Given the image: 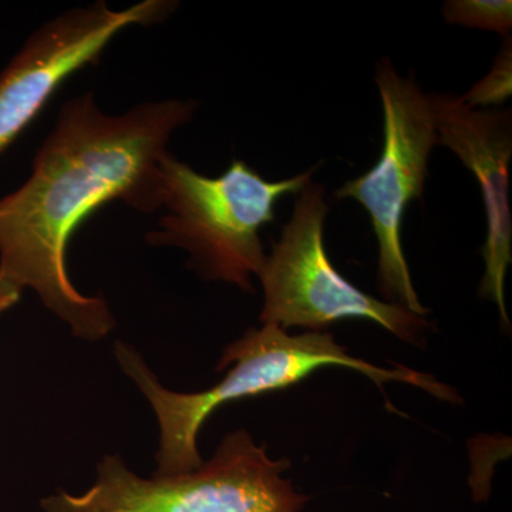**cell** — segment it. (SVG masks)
I'll use <instances>...</instances> for the list:
<instances>
[{
	"label": "cell",
	"instance_id": "obj_11",
	"mask_svg": "<svg viewBox=\"0 0 512 512\" xmlns=\"http://www.w3.org/2000/svg\"><path fill=\"white\" fill-rule=\"evenodd\" d=\"M22 291L23 289L15 282L9 281L8 278L0 275V313L8 311L19 302Z\"/></svg>",
	"mask_w": 512,
	"mask_h": 512
},
{
	"label": "cell",
	"instance_id": "obj_7",
	"mask_svg": "<svg viewBox=\"0 0 512 512\" xmlns=\"http://www.w3.org/2000/svg\"><path fill=\"white\" fill-rule=\"evenodd\" d=\"M173 0H143L126 9L96 2L67 10L32 33L0 73V157L42 113L74 73L99 62L107 46L131 26L163 22Z\"/></svg>",
	"mask_w": 512,
	"mask_h": 512
},
{
	"label": "cell",
	"instance_id": "obj_1",
	"mask_svg": "<svg viewBox=\"0 0 512 512\" xmlns=\"http://www.w3.org/2000/svg\"><path fill=\"white\" fill-rule=\"evenodd\" d=\"M197 109L195 100L168 99L109 116L92 93L66 101L28 181L0 198V275L33 289L76 338H106L116 322L103 298L83 295L70 281V239L109 202L140 212L163 208L161 161L174 131Z\"/></svg>",
	"mask_w": 512,
	"mask_h": 512
},
{
	"label": "cell",
	"instance_id": "obj_10",
	"mask_svg": "<svg viewBox=\"0 0 512 512\" xmlns=\"http://www.w3.org/2000/svg\"><path fill=\"white\" fill-rule=\"evenodd\" d=\"M512 93V39L504 37L500 53L487 76L474 84L461 101L470 109H491L510 99Z\"/></svg>",
	"mask_w": 512,
	"mask_h": 512
},
{
	"label": "cell",
	"instance_id": "obj_2",
	"mask_svg": "<svg viewBox=\"0 0 512 512\" xmlns=\"http://www.w3.org/2000/svg\"><path fill=\"white\" fill-rule=\"evenodd\" d=\"M114 353L121 369L140 387L156 413L160 427L158 476L190 473L202 466L198 436L215 410L237 400L288 389L326 367H343L372 380L390 412L396 410L387 399L384 386L392 382L410 384L443 402L461 403L460 394L453 387L429 373L397 363L379 366L350 355L328 330L291 335L275 325L252 326L225 346L218 360V372L231 369L220 382L197 393L165 389L140 353L121 340L114 345Z\"/></svg>",
	"mask_w": 512,
	"mask_h": 512
},
{
	"label": "cell",
	"instance_id": "obj_4",
	"mask_svg": "<svg viewBox=\"0 0 512 512\" xmlns=\"http://www.w3.org/2000/svg\"><path fill=\"white\" fill-rule=\"evenodd\" d=\"M288 458H272L239 429L221 440L197 470L141 478L119 456H106L97 481L82 495L43 498L45 512H302L311 497L299 493Z\"/></svg>",
	"mask_w": 512,
	"mask_h": 512
},
{
	"label": "cell",
	"instance_id": "obj_6",
	"mask_svg": "<svg viewBox=\"0 0 512 512\" xmlns=\"http://www.w3.org/2000/svg\"><path fill=\"white\" fill-rule=\"evenodd\" d=\"M375 82L383 107V150L375 167L333 192L365 208L379 247L377 288L383 301L399 303L419 316L421 303L403 251L407 208L423 200L431 151L437 146L429 96L413 76L404 77L387 57L376 64Z\"/></svg>",
	"mask_w": 512,
	"mask_h": 512
},
{
	"label": "cell",
	"instance_id": "obj_9",
	"mask_svg": "<svg viewBox=\"0 0 512 512\" xmlns=\"http://www.w3.org/2000/svg\"><path fill=\"white\" fill-rule=\"evenodd\" d=\"M441 12L450 25L511 36V0H447Z\"/></svg>",
	"mask_w": 512,
	"mask_h": 512
},
{
	"label": "cell",
	"instance_id": "obj_8",
	"mask_svg": "<svg viewBox=\"0 0 512 512\" xmlns=\"http://www.w3.org/2000/svg\"><path fill=\"white\" fill-rule=\"evenodd\" d=\"M437 146L456 154L476 175L483 195L487 235L481 255L484 275L481 298L495 303L505 332L511 320L505 302V278L512 262V212L510 163L512 157V110L470 109L454 94H427Z\"/></svg>",
	"mask_w": 512,
	"mask_h": 512
},
{
	"label": "cell",
	"instance_id": "obj_5",
	"mask_svg": "<svg viewBox=\"0 0 512 512\" xmlns=\"http://www.w3.org/2000/svg\"><path fill=\"white\" fill-rule=\"evenodd\" d=\"M326 188L309 181L296 195L291 218L259 272L264 291L259 322L288 330L325 332L333 323L360 319L394 338L424 348L431 322L399 303L357 288L330 262L325 245Z\"/></svg>",
	"mask_w": 512,
	"mask_h": 512
},
{
	"label": "cell",
	"instance_id": "obj_3",
	"mask_svg": "<svg viewBox=\"0 0 512 512\" xmlns=\"http://www.w3.org/2000/svg\"><path fill=\"white\" fill-rule=\"evenodd\" d=\"M316 168L268 181L245 161L234 160L225 173L207 177L167 153L161 161L167 211L147 241L184 249L202 278L252 293V278L266 259L261 229L274 222L278 201L298 195Z\"/></svg>",
	"mask_w": 512,
	"mask_h": 512
}]
</instances>
